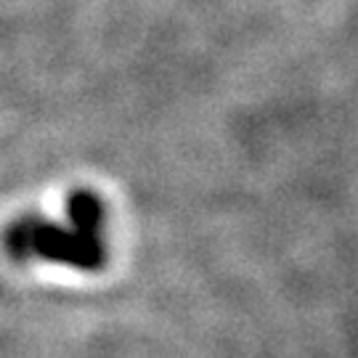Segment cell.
Segmentation results:
<instances>
[{
	"mask_svg": "<svg viewBox=\"0 0 358 358\" xmlns=\"http://www.w3.org/2000/svg\"><path fill=\"white\" fill-rule=\"evenodd\" d=\"M29 250L35 255L53 260V263H64L72 268L96 271L103 266V244L101 236H88L80 231H66L62 226H53L45 220L35 217L32 236H29Z\"/></svg>",
	"mask_w": 358,
	"mask_h": 358,
	"instance_id": "6da1fadb",
	"label": "cell"
},
{
	"mask_svg": "<svg viewBox=\"0 0 358 358\" xmlns=\"http://www.w3.org/2000/svg\"><path fill=\"white\" fill-rule=\"evenodd\" d=\"M69 220L75 231L88 234V236H99L101 231V202L90 192H75L69 196Z\"/></svg>",
	"mask_w": 358,
	"mask_h": 358,
	"instance_id": "7a4b0ae2",
	"label": "cell"
},
{
	"mask_svg": "<svg viewBox=\"0 0 358 358\" xmlns=\"http://www.w3.org/2000/svg\"><path fill=\"white\" fill-rule=\"evenodd\" d=\"M32 226H35V217H27L22 223H16L8 234V247L16 257H27L32 250H29V236H32Z\"/></svg>",
	"mask_w": 358,
	"mask_h": 358,
	"instance_id": "3957f363",
	"label": "cell"
}]
</instances>
